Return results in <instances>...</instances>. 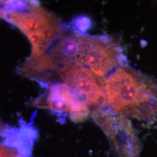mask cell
Instances as JSON below:
<instances>
[{
	"mask_svg": "<svg viewBox=\"0 0 157 157\" xmlns=\"http://www.w3.org/2000/svg\"></svg>",
	"mask_w": 157,
	"mask_h": 157,
	"instance_id": "9c48e42d",
	"label": "cell"
},
{
	"mask_svg": "<svg viewBox=\"0 0 157 157\" xmlns=\"http://www.w3.org/2000/svg\"><path fill=\"white\" fill-rule=\"evenodd\" d=\"M0 18L17 27L27 37L32 46L28 58L30 59L44 55L66 28L38 0H13Z\"/></svg>",
	"mask_w": 157,
	"mask_h": 157,
	"instance_id": "7a4b0ae2",
	"label": "cell"
},
{
	"mask_svg": "<svg viewBox=\"0 0 157 157\" xmlns=\"http://www.w3.org/2000/svg\"><path fill=\"white\" fill-rule=\"evenodd\" d=\"M91 25L92 22L89 17L78 16L73 19L71 29L78 33L83 34L89 30Z\"/></svg>",
	"mask_w": 157,
	"mask_h": 157,
	"instance_id": "52a82bcc",
	"label": "cell"
},
{
	"mask_svg": "<svg viewBox=\"0 0 157 157\" xmlns=\"http://www.w3.org/2000/svg\"><path fill=\"white\" fill-rule=\"evenodd\" d=\"M111 112L147 124L157 121V80L129 67H119L104 80Z\"/></svg>",
	"mask_w": 157,
	"mask_h": 157,
	"instance_id": "6da1fadb",
	"label": "cell"
},
{
	"mask_svg": "<svg viewBox=\"0 0 157 157\" xmlns=\"http://www.w3.org/2000/svg\"><path fill=\"white\" fill-rule=\"evenodd\" d=\"M54 72L87 104L92 117L112 113L107 107L104 82L89 69L69 65L58 67Z\"/></svg>",
	"mask_w": 157,
	"mask_h": 157,
	"instance_id": "277c9868",
	"label": "cell"
},
{
	"mask_svg": "<svg viewBox=\"0 0 157 157\" xmlns=\"http://www.w3.org/2000/svg\"><path fill=\"white\" fill-rule=\"evenodd\" d=\"M6 126L5 124L2 122V121L0 119V133L5 129L6 128Z\"/></svg>",
	"mask_w": 157,
	"mask_h": 157,
	"instance_id": "ba28073f",
	"label": "cell"
},
{
	"mask_svg": "<svg viewBox=\"0 0 157 157\" xmlns=\"http://www.w3.org/2000/svg\"><path fill=\"white\" fill-rule=\"evenodd\" d=\"M45 92L32 100V107L46 109L55 114L60 121L69 115L75 123L85 121L90 115L87 104L67 84L62 82H41L39 83Z\"/></svg>",
	"mask_w": 157,
	"mask_h": 157,
	"instance_id": "5b68a950",
	"label": "cell"
},
{
	"mask_svg": "<svg viewBox=\"0 0 157 157\" xmlns=\"http://www.w3.org/2000/svg\"><path fill=\"white\" fill-rule=\"evenodd\" d=\"M79 45L75 65L89 69L104 82L118 67L128 66L121 45L111 37L79 33Z\"/></svg>",
	"mask_w": 157,
	"mask_h": 157,
	"instance_id": "3957f363",
	"label": "cell"
},
{
	"mask_svg": "<svg viewBox=\"0 0 157 157\" xmlns=\"http://www.w3.org/2000/svg\"><path fill=\"white\" fill-rule=\"evenodd\" d=\"M93 119L106 135L117 157H140L142 145L129 119L115 114L97 116Z\"/></svg>",
	"mask_w": 157,
	"mask_h": 157,
	"instance_id": "8992f818",
	"label": "cell"
}]
</instances>
